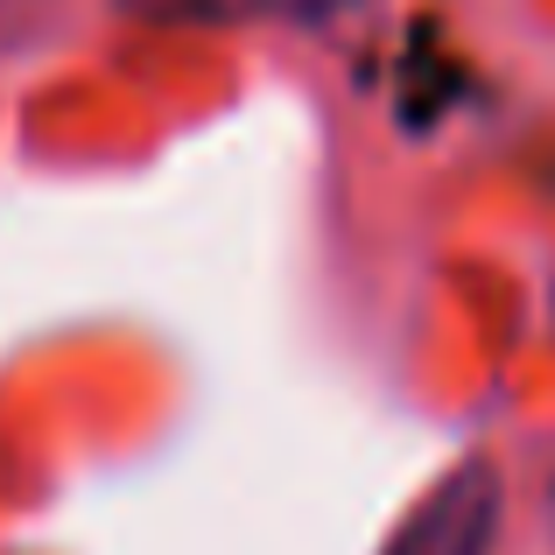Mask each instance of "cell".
I'll list each match as a JSON object with an SVG mask.
<instances>
[{"label": "cell", "mask_w": 555, "mask_h": 555, "mask_svg": "<svg viewBox=\"0 0 555 555\" xmlns=\"http://www.w3.org/2000/svg\"><path fill=\"white\" fill-rule=\"evenodd\" d=\"M134 22H177V28H240V22H331L359 0H120Z\"/></svg>", "instance_id": "cell-2"}, {"label": "cell", "mask_w": 555, "mask_h": 555, "mask_svg": "<svg viewBox=\"0 0 555 555\" xmlns=\"http://www.w3.org/2000/svg\"><path fill=\"white\" fill-rule=\"evenodd\" d=\"M500 514H506L500 472H492L486 457H464L457 472H443L415 506H408V520L387 534L379 555H492Z\"/></svg>", "instance_id": "cell-1"}]
</instances>
